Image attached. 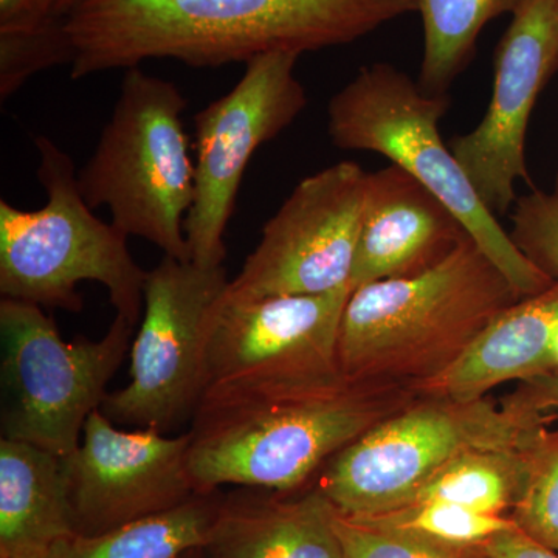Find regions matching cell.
Segmentation results:
<instances>
[{
	"label": "cell",
	"instance_id": "cell-1",
	"mask_svg": "<svg viewBox=\"0 0 558 558\" xmlns=\"http://www.w3.org/2000/svg\"><path fill=\"white\" fill-rule=\"evenodd\" d=\"M417 11L414 0H78L64 16L70 76L172 58L194 68L344 46Z\"/></svg>",
	"mask_w": 558,
	"mask_h": 558
},
{
	"label": "cell",
	"instance_id": "cell-2",
	"mask_svg": "<svg viewBox=\"0 0 558 558\" xmlns=\"http://www.w3.org/2000/svg\"><path fill=\"white\" fill-rule=\"evenodd\" d=\"M421 398L411 387L348 379L209 385L191 418L197 494L222 486L295 492L365 433Z\"/></svg>",
	"mask_w": 558,
	"mask_h": 558
},
{
	"label": "cell",
	"instance_id": "cell-3",
	"mask_svg": "<svg viewBox=\"0 0 558 558\" xmlns=\"http://www.w3.org/2000/svg\"><path fill=\"white\" fill-rule=\"evenodd\" d=\"M521 300L475 241L432 269L352 290L339 333L343 376L416 387L444 373Z\"/></svg>",
	"mask_w": 558,
	"mask_h": 558
},
{
	"label": "cell",
	"instance_id": "cell-4",
	"mask_svg": "<svg viewBox=\"0 0 558 558\" xmlns=\"http://www.w3.org/2000/svg\"><path fill=\"white\" fill-rule=\"evenodd\" d=\"M35 145L47 204L24 211L0 201V295L76 314L84 307L76 286L100 282L117 315L137 326L148 271L132 258L126 234L83 199L72 157L46 135Z\"/></svg>",
	"mask_w": 558,
	"mask_h": 558
},
{
	"label": "cell",
	"instance_id": "cell-5",
	"mask_svg": "<svg viewBox=\"0 0 558 558\" xmlns=\"http://www.w3.org/2000/svg\"><path fill=\"white\" fill-rule=\"evenodd\" d=\"M447 109V95L427 94L403 70L374 62L330 98L328 134L337 148L381 154L417 179L461 219L521 299L537 295L553 281L513 244L442 142L439 121Z\"/></svg>",
	"mask_w": 558,
	"mask_h": 558
},
{
	"label": "cell",
	"instance_id": "cell-6",
	"mask_svg": "<svg viewBox=\"0 0 558 558\" xmlns=\"http://www.w3.org/2000/svg\"><path fill=\"white\" fill-rule=\"evenodd\" d=\"M186 100L170 81L128 69L112 117L78 172L92 209L109 208L128 238L191 260L185 220L194 202V161L183 126Z\"/></svg>",
	"mask_w": 558,
	"mask_h": 558
},
{
	"label": "cell",
	"instance_id": "cell-7",
	"mask_svg": "<svg viewBox=\"0 0 558 558\" xmlns=\"http://www.w3.org/2000/svg\"><path fill=\"white\" fill-rule=\"evenodd\" d=\"M545 418L486 399L421 396L330 459L317 487L343 515L392 512L458 454L520 449Z\"/></svg>",
	"mask_w": 558,
	"mask_h": 558
},
{
	"label": "cell",
	"instance_id": "cell-8",
	"mask_svg": "<svg viewBox=\"0 0 558 558\" xmlns=\"http://www.w3.org/2000/svg\"><path fill=\"white\" fill-rule=\"evenodd\" d=\"M134 329L117 315L100 340L64 341L38 304L0 300L2 438L70 457L80 447L87 418L109 395Z\"/></svg>",
	"mask_w": 558,
	"mask_h": 558
},
{
	"label": "cell",
	"instance_id": "cell-9",
	"mask_svg": "<svg viewBox=\"0 0 558 558\" xmlns=\"http://www.w3.org/2000/svg\"><path fill=\"white\" fill-rule=\"evenodd\" d=\"M229 282L223 266L171 256L148 271L130 381L100 409L110 422L161 433L191 422L207 391L209 330Z\"/></svg>",
	"mask_w": 558,
	"mask_h": 558
},
{
	"label": "cell",
	"instance_id": "cell-10",
	"mask_svg": "<svg viewBox=\"0 0 558 558\" xmlns=\"http://www.w3.org/2000/svg\"><path fill=\"white\" fill-rule=\"evenodd\" d=\"M300 53L270 51L247 62L236 86L194 117V202L185 220L193 263L220 267L242 178L256 150L288 130L306 109L296 78Z\"/></svg>",
	"mask_w": 558,
	"mask_h": 558
},
{
	"label": "cell",
	"instance_id": "cell-11",
	"mask_svg": "<svg viewBox=\"0 0 558 558\" xmlns=\"http://www.w3.org/2000/svg\"><path fill=\"white\" fill-rule=\"evenodd\" d=\"M368 172L340 161L301 180L229 282L231 300L314 295L349 286Z\"/></svg>",
	"mask_w": 558,
	"mask_h": 558
},
{
	"label": "cell",
	"instance_id": "cell-12",
	"mask_svg": "<svg viewBox=\"0 0 558 558\" xmlns=\"http://www.w3.org/2000/svg\"><path fill=\"white\" fill-rule=\"evenodd\" d=\"M558 73V0H523L494 57V92L484 119L450 149L488 211L515 205L519 180L532 186L526 163L529 121Z\"/></svg>",
	"mask_w": 558,
	"mask_h": 558
},
{
	"label": "cell",
	"instance_id": "cell-13",
	"mask_svg": "<svg viewBox=\"0 0 558 558\" xmlns=\"http://www.w3.org/2000/svg\"><path fill=\"white\" fill-rule=\"evenodd\" d=\"M189 450V432L124 429L94 411L78 449L65 458L75 534H102L201 495L191 483Z\"/></svg>",
	"mask_w": 558,
	"mask_h": 558
},
{
	"label": "cell",
	"instance_id": "cell-14",
	"mask_svg": "<svg viewBox=\"0 0 558 558\" xmlns=\"http://www.w3.org/2000/svg\"><path fill=\"white\" fill-rule=\"evenodd\" d=\"M351 293V286L256 300L226 293L209 330L207 388L230 380L303 384L343 376L337 348Z\"/></svg>",
	"mask_w": 558,
	"mask_h": 558
},
{
	"label": "cell",
	"instance_id": "cell-15",
	"mask_svg": "<svg viewBox=\"0 0 558 558\" xmlns=\"http://www.w3.org/2000/svg\"><path fill=\"white\" fill-rule=\"evenodd\" d=\"M469 240L461 219L409 172L396 165L368 172L349 286L422 274Z\"/></svg>",
	"mask_w": 558,
	"mask_h": 558
},
{
	"label": "cell",
	"instance_id": "cell-16",
	"mask_svg": "<svg viewBox=\"0 0 558 558\" xmlns=\"http://www.w3.org/2000/svg\"><path fill=\"white\" fill-rule=\"evenodd\" d=\"M286 492L240 487L219 498L204 550L207 558H344L333 529L336 509L312 488Z\"/></svg>",
	"mask_w": 558,
	"mask_h": 558
},
{
	"label": "cell",
	"instance_id": "cell-17",
	"mask_svg": "<svg viewBox=\"0 0 558 558\" xmlns=\"http://www.w3.org/2000/svg\"><path fill=\"white\" fill-rule=\"evenodd\" d=\"M558 281L501 312L435 379L416 385L418 396L475 402L505 381L529 380L557 369Z\"/></svg>",
	"mask_w": 558,
	"mask_h": 558
},
{
	"label": "cell",
	"instance_id": "cell-18",
	"mask_svg": "<svg viewBox=\"0 0 558 558\" xmlns=\"http://www.w3.org/2000/svg\"><path fill=\"white\" fill-rule=\"evenodd\" d=\"M72 534L65 458L0 438V557L47 549Z\"/></svg>",
	"mask_w": 558,
	"mask_h": 558
},
{
	"label": "cell",
	"instance_id": "cell-19",
	"mask_svg": "<svg viewBox=\"0 0 558 558\" xmlns=\"http://www.w3.org/2000/svg\"><path fill=\"white\" fill-rule=\"evenodd\" d=\"M218 492L185 505L102 532L72 534L50 545L44 558H180L204 548L219 506Z\"/></svg>",
	"mask_w": 558,
	"mask_h": 558
},
{
	"label": "cell",
	"instance_id": "cell-20",
	"mask_svg": "<svg viewBox=\"0 0 558 558\" xmlns=\"http://www.w3.org/2000/svg\"><path fill=\"white\" fill-rule=\"evenodd\" d=\"M523 0H414L424 25V60L418 86L446 95L468 69L488 22L513 13Z\"/></svg>",
	"mask_w": 558,
	"mask_h": 558
},
{
	"label": "cell",
	"instance_id": "cell-21",
	"mask_svg": "<svg viewBox=\"0 0 558 558\" xmlns=\"http://www.w3.org/2000/svg\"><path fill=\"white\" fill-rule=\"evenodd\" d=\"M523 446L512 450H468L458 454L433 473L407 506L447 502L499 515L502 510L513 508L519 497L524 473Z\"/></svg>",
	"mask_w": 558,
	"mask_h": 558
},
{
	"label": "cell",
	"instance_id": "cell-22",
	"mask_svg": "<svg viewBox=\"0 0 558 558\" xmlns=\"http://www.w3.org/2000/svg\"><path fill=\"white\" fill-rule=\"evenodd\" d=\"M546 421L548 416L521 449L523 481L510 520L529 538L558 553V427H546Z\"/></svg>",
	"mask_w": 558,
	"mask_h": 558
},
{
	"label": "cell",
	"instance_id": "cell-23",
	"mask_svg": "<svg viewBox=\"0 0 558 558\" xmlns=\"http://www.w3.org/2000/svg\"><path fill=\"white\" fill-rule=\"evenodd\" d=\"M380 526L402 529L446 545L483 546L499 532L515 526L512 520L475 512L447 502H422L374 517H355Z\"/></svg>",
	"mask_w": 558,
	"mask_h": 558
},
{
	"label": "cell",
	"instance_id": "cell-24",
	"mask_svg": "<svg viewBox=\"0 0 558 558\" xmlns=\"http://www.w3.org/2000/svg\"><path fill=\"white\" fill-rule=\"evenodd\" d=\"M73 60L64 17H51L28 31L0 32V100H9L36 73Z\"/></svg>",
	"mask_w": 558,
	"mask_h": 558
},
{
	"label": "cell",
	"instance_id": "cell-25",
	"mask_svg": "<svg viewBox=\"0 0 558 558\" xmlns=\"http://www.w3.org/2000/svg\"><path fill=\"white\" fill-rule=\"evenodd\" d=\"M333 529L344 558H465L461 553L464 548L343 515L337 510Z\"/></svg>",
	"mask_w": 558,
	"mask_h": 558
},
{
	"label": "cell",
	"instance_id": "cell-26",
	"mask_svg": "<svg viewBox=\"0 0 558 558\" xmlns=\"http://www.w3.org/2000/svg\"><path fill=\"white\" fill-rule=\"evenodd\" d=\"M513 244L545 277L558 281V175L553 189H532L512 207Z\"/></svg>",
	"mask_w": 558,
	"mask_h": 558
},
{
	"label": "cell",
	"instance_id": "cell-27",
	"mask_svg": "<svg viewBox=\"0 0 558 558\" xmlns=\"http://www.w3.org/2000/svg\"><path fill=\"white\" fill-rule=\"evenodd\" d=\"M502 405L521 413L558 416V369L521 381Z\"/></svg>",
	"mask_w": 558,
	"mask_h": 558
},
{
	"label": "cell",
	"instance_id": "cell-28",
	"mask_svg": "<svg viewBox=\"0 0 558 558\" xmlns=\"http://www.w3.org/2000/svg\"><path fill=\"white\" fill-rule=\"evenodd\" d=\"M54 16V0H0V32L28 31Z\"/></svg>",
	"mask_w": 558,
	"mask_h": 558
},
{
	"label": "cell",
	"instance_id": "cell-29",
	"mask_svg": "<svg viewBox=\"0 0 558 558\" xmlns=\"http://www.w3.org/2000/svg\"><path fill=\"white\" fill-rule=\"evenodd\" d=\"M481 548L487 558H558V553L529 538L517 526L499 532Z\"/></svg>",
	"mask_w": 558,
	"mask_h": 558
},
{
	"label": "cell",
	"instance_id": "cell-30",
	"mask_svg": "<svg viewBox=\"0 0 558 558\" xmlns=\"http://www.w3.org/2000/svg\"><path fill=\"white\" fill-rule=\"evenodd\" d=\"M78 0H54V14L64 17Z\"/></svg>",
	"mask_w": 558,
	"mask_h": 558
},
{
	"label": "cell",
	"instance_id": "cell-31",
	"mask_svg": "<svg viewBox=\"0 0 558 558\" xmlns=\"http://www.w3.org/2000/svg\"><path fill=\"white\" fill-rule=\"evenodd\" d=\"M44 554H46V549H35V550H24V553H17V554H13V556L0 557V558H44Z\"/></svg>",
	"mask_w": 558,
	"mask_h": 558
},
{
	"label": "cell",
	"instance_id": "cell-32",
	"mask_svg": "<svg viewBox=\"0 0 558 558\" xmlns=\"http://www.w3.org/2000/svg\"><path fill=\"white\" fill-rule=\"evenodd\" d=\"M180 558H207V556H205L204 548H196L191 549L190 553L183 554Z\"/></svg>",
	"mask_w": 558,
	"mask_h": 558
},
{
	"label": "cell",
	"instance_id": "cell-33",
	"mask_svg": "<svg viewBox=\"0 0 558 558\" xmlns=\"http://www.w3.org/2000/svg\"><path fill=\"white\" fill-rule=\"evenodd\" d=\"M554 359H556V366L558 369V336L556 339V344H554Z\"/></svg>",
	"mask_w": 558,
	"mask_h": 558
}]
</instances>
